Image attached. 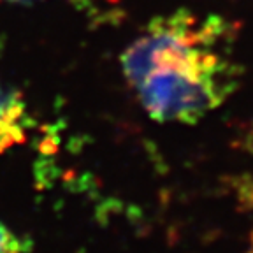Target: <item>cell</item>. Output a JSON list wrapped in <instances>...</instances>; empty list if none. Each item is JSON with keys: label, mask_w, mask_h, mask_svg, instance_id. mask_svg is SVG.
Returning <instances> with one entry per match:
<instances>
[{"label": "cell", "mask_w": 253, "mask_h": 253, "mask_svg": "<svg viewBox=\"0 0 253 253\" xmlns=\"http://www.w3.org/2000/svg\"><path fill=\"white\" fill-rule=\"evenodd\" d=\"M229 25L186 9L157 16L126 47L122 67L157 122L195 123L239 86V65L225 53Z\"/></svg>", "instance_id": "1"}, {"label": "cell", "mask_w": 253, "mask_h": 253, "mask_svg": "<svg viewBox=\"0 0 253 253\" xmlns=\"http://www.w3.org/2000/svg\"><path fill=\"white\" fill-rule=\"evenodd\" d=\"M32 118L23 99L0 81V153L27 141Z\"/></svg>", "instance_id": "2"}, {"label": "cell", "mask_w": 253, "mask_h": 253, "mask_svg": "<svg viewBox=\"0 0 253 253\" xmlns=\"http://www.w3.org/2000/svg\"><path fill=\"white\" fill-rule=\"evenodd\" d=\"M0 253H30V241L0 221Z\"/></svg>", "instance_id": "3"}, {"label": "cell", "mask_w": 253, "mask_h": 253, "mask_svg": "<svg viewBox=\"0 0 253 253\" xmlns=\"http://www.w3.org/2000/svg\"><path fill=\"white\" fill-rule=\"evenodd\" d=\"M9 2H16V4H30V2H37V0H9ZM74 4L79 5H84L86 4V0H72Z\"/></svg>", "instance_id": "4"}]
</instances>
